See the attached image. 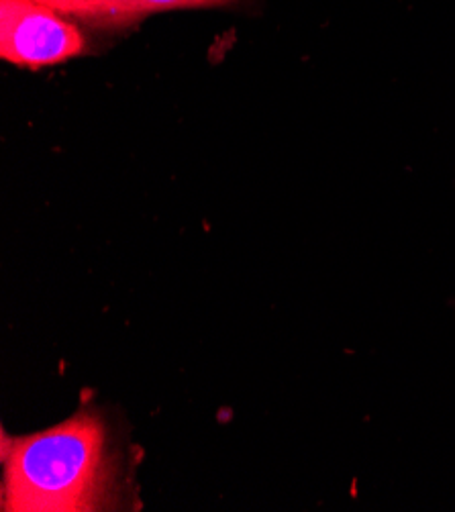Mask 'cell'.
Instances as JSON below:
<instances>
[{
	"instance_id": "obj_1",
	"label": "cell",
	"mask_w": 455,
	"mask_h": 512,
	"mask_svg": "<svg viewBox=\"0 0 455 512\" xmlns=\"http://www.w3.org/2000/svg\"><path fill=\"white\" fill-rule=\"evenodd\" d=\"M117 457L109 429L84 411L5 445L3 510L82 512L115 506Z\"/></svg>"
},
{
	"instance_id": "obj_2",
	"label": "cell",
	"mask_w": 455,
	"mask_h": 512,
	"mask_svg": "<svg viewBox=\"0 0 455 512\" xmlns=\"http://www.w3.org/2000/svg\"><path fill=\"white\" fill-rule=\"evenodd\" d=\"M86 41L68 15L35 0H0V56L23 68L62 64Z\"/></svg>"
},
{
	"instance_id": "obj_4",
	"label": "cell",
	"mask_w": 455,
	"mask_h": 512,
	"mask_svg": "<svg viewBox=\"0 0 455 512\" xmlns=\"http://www.w3.org/2000/svg\"><path fill=\"white\" fill-rule=\"evenodd\" d=\"M35 3H41V5H47V3H49V0H35Z\"/></svg>"
},
{
	"instance_id": "obj_3",
	"label": "cell",
	"mask_w": 455,
	"mask_h": 512,
	"mask_svg": "<svg viewBox=\"0 0 455 512\" xmlns=\"http://www.w3.org/2000/svg\"><path fill=\"white\" fill-rule=\"evenodd\" d=\"M229 3L233 0H49L45 7H52L68 17L117 25L135 21L149 13L221 7Z\"/></svg>"
}]
</instances>
